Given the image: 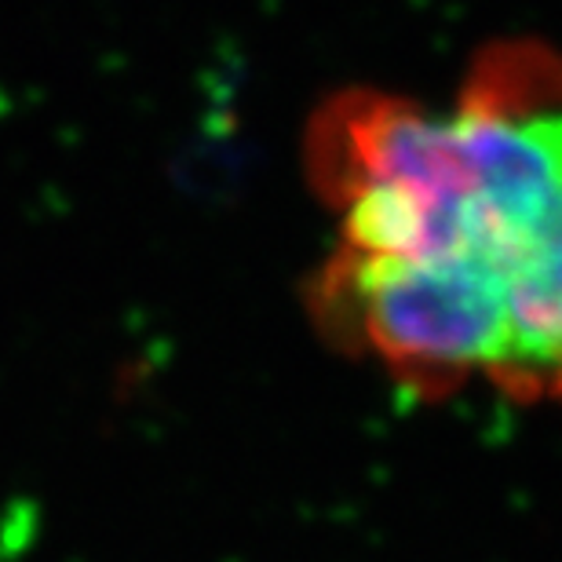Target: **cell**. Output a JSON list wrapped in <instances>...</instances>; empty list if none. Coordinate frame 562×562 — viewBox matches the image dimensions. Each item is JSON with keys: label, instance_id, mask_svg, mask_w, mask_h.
Returning <instances> with one entry per match:
<instances>
[{"label": "cell", "instance_id": "6da1fadb", "mask_svg": "<svg viewBox=\"0 0 562 562\" xmlns=\"http://www.w3.org/2000/svg\"><path fill=\"white\" fill-rule=\"evenodd\" d=\"M303 161L333 216L325 340L420 398L562 406V48L490 44L446 103L336 92Z\"/></svg>", "mask_w": 562, "mask_h": 562}]
</instances>
